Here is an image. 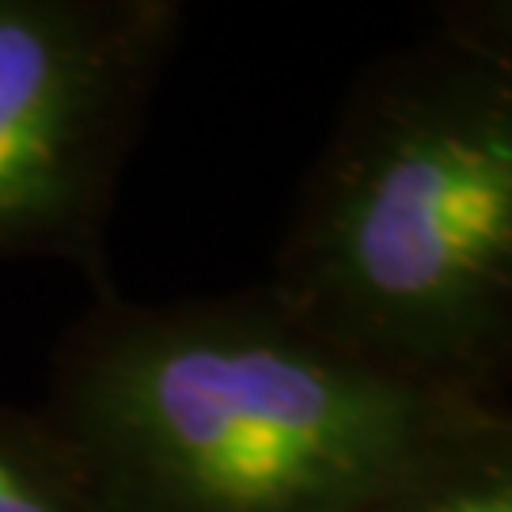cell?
<instances>
[{
    "label": "cell",
    "instance_id": "3957f363",
    "mask_svg": "<svg viewBox=\"0 0 512 512\" xmlns=\"http://www.w3.org/2000/svg\"><path fill=\"white\" fill-rule=\"evenodd\" d=\"M179 23L171 0H0V258L99 266Z\"/></svg>",
    "mask_w": 512,
    "mask_h": 512
},
{
    "label": "cell",
    "instance_id": "7a4b0ae2",
    "mask_svg": "<svg viewBox=\"0 0 512 512\" xmlns=\"http://www.w3.org/2000/svg\"><path fill=\"white\" fill-rule=\"evenodd\" d=\"M266 289L365 365L505 406L512 57L440 31L353 80Z\"/></svg>",
    "mask_w": 512,
    "mask_h": 512
},
{
    "label": "cell",
    "instance_id": "277c9868",
    "mask_svg": "<svg viewBox=\"0 0 512 512\" xmlns=\"http://www.w3.org/2000/svg\"><path fill=\"white\" fill-rule=\"evenodd\" d=\"M368 512H512V410L444 444Z\"/></svg>",
    "mask_w": 512,
    "mask_h": 512
},
{
    "label": "cell",
    "instance_id": "6da1fadb",
    "mask_svg": "<svg viewBox=\"0 0 512 512\" xmlns=\"http://www.w3.org/2000/svg\"><path fill=\"white\" fill-rule=\"evenodd\" d=\"M497 410L365 365L258 285L107 293L65 334L38 418L92 512H368Z\"/></svg>",
    "mask_w": 512,
    "mask_h": 512
},
{
    "label": "cell",
    "instance_id": "8992f818",
    "mask_svg": "<svg viewBox=\"0 0 512 512\" xmlns=\"http://www.w3.org/2000/svg\"><path fill=\"white\" fill-rule=\"evenodd\" d=\"M440 31L471 38L486 50L512 57V0H463L448 4L437 16Z\"/></svg>",
    "mask_w": 512,
    "mask_h": 512
},
{
    "label": "cell",
    "instance_id": "5b68a950",
    "mask_svg": "<svg viewBox=\"0 0 512 512\" xmlns=\"http://www.w3.org/2000/svg\"><path fill=\"white\" fill-rule=\"evenodd\" d=\"M0 512H92L69 456L38 414L0 406Z\"/></svg>",
    "mask_w": 512,
    "mask_h": 512
}]
</instances>
